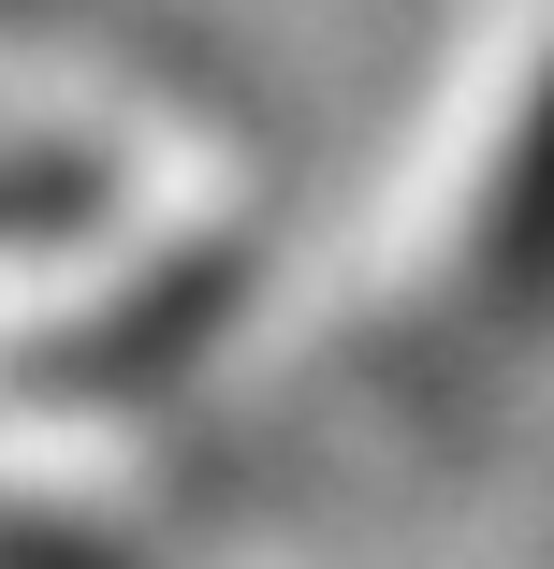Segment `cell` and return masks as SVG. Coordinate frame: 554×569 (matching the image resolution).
<instances>
[{
  "label": "cell",
  "instance_id": "1",
  "mask_svg": "<svg viewBox=\"0 0 554 569\" xmlns=\"http://www.w3.org/2000/svg\"><path fill=\"white\" fill-rule=\"evenodd\" d=\"M540 321H554V73L525 88L467 219V278H453V336H540Z\"/></svg>",
  "mask_w": 554,
  "mask_h": 569
},
{
  "label": "cell",
  "instance_id": "2",
  "mask_svg": "<svg viewBox=\"0 0 554 569\" xmlns=\"http://www.w3.org/2000/svg\"><path fill=\"white\" fill-rule=\"evenodd\" d=\"M88 204H102V176H88V161H59V147H0V249L73 234Z\"/></svg>",
  "mask_w": 554,
  "mask_h": 569
},
{
  "label": "cell",
  "instance_id": "3",
  "mask_svg": "<svg viewBox=\"0 0 554 569\" xmlns=\"http://www.w3.org/2000/svg\"><path fill=\"white\" fill-rule=\"evenodd\" d=\"M0 569H132V555L88 540V526H59V511H0Z\"/></svg>",
  "mask_w": 554,
  "mask_h": 569
}]
</instances>
